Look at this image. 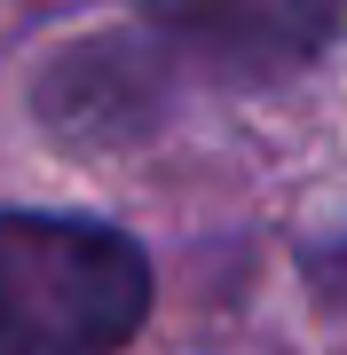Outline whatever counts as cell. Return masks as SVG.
I'll list each match as a JSON object with an SVG mask.
<instances>
[{"label": "cell", "instance_id": "obj_1", "mask_svg": "<svg viewBox=\"0 0 347 355\" xmlns=\"http://www.w3.org/2000/svg\"><path fill=\"white\" fill-rule=\"evenodd\" d=\"M150 316L134 237L64 214H0V355H111Z\"/></svg>", "mask_w": 347, "mask_h": 355}, {"label": "cell", "instance_id": "obj_2", "mask_svg": "<svg viewBox=\"0 0 347 355\" xmlns=\"http://www.w3.org/2000/svg\"><path fill=\"white\" fill-rule=\"evenodd\" d=\"M174 55L142 32H111L87 48H64L39 79V119L64 142H134L166 111Z\"/></svg>", "mask_w": 347, "mask_h": 355}, {"label": "cell", "instance_id": "obj_3", "mask_svg": "<svg viewBox=\"0 0 347 355\" xmlns=\"http://www.w3.org/2000/svg\"><path fill=\"white\" fill-rule=\"evenodd\" d=\"M339 32L332 8L308 0H206V8H158L150 40H174V64L221 71V79H284Z\"/></svg>", "mask_w": 347, "mask_h": 355}]
</instances>
